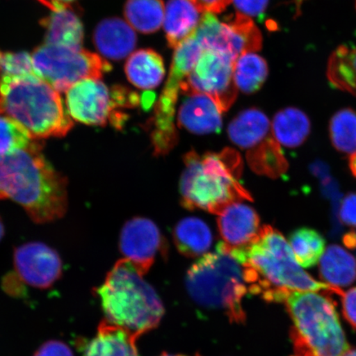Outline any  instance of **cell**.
<instances>
[{"instance_id":"6da1fadb","label":"cell","mask_w":356,"mask_h":356,"mask_svg":"<svg viewBox=\"0 0 356 356\" xmlns=\"http://www.w3.org/2000/svg\"><path fill=\"white\" fill-rule=\"evenodd\" d=\"M245 266L248 292L268 302H284L293 292H331L341 288L319 282L297 261L286 238L269 225L245 250H238Z\"/></svg>"},{"instance_id":"7a4b0ae2","label":"cell","mask_w":356,"mask_h":356,"mask_svg":"<svg viewBox=\"0 0 356 356\" xmlns=\"http://www.w3.org/2000/svg\"><path fill=\"white\" fill-rule=\"evenodd\" d=\"M11 199L37 222L60 219L68 206L64 177L42 153L38 140L29 148L0 156V200Z\"/></svg>"},{"instance_id":"3957f363","label":"cell","mask_w":356,"mask_h":356,"mask_svg":"<svg viewBox=\"0 0 356 356\" xmlns=\"http://www.w3.org/2000/svg\"><path fill=\"white\" fill-rule=\"evenodd\" d=\"M184 163L180 193L186 209L218 216L230 204L252 200L240 182L243 163L237 151L227 148L203 155L191 151L185 155Z\"/></svg>"},{"instance_id":"277c9868","label":"cell","mask_w":356,"mask_h":356,"mask_svg":"<svg viewBox=\"0 0 356 356\" xmlns=\"http://www.w3.org/2000/svg\"><path fill=\"white\" fill-rule=\"evenodd\" d=\"M144 275L131 261L124 258L96 289L106 321L138 338L157 327L164 314L161 300Z\"/></svg>"},{"instance_id":"5b68a950","label":"cell","mask_w":356,"mask_h":356,"mask_svg":"<svg viewBox=\"0 0 356 356\" xmlns=\"http://www.w3.org/2000/svg\"><path fill=\"white\" fill-rule=\"evenodd\" d=\"M0 115L19 122L37 140L63 137L73 127L59 92L35 74L0 75Z\"/></svg>"},{"instance_id":"8992f818","label":"cell","mask_w":356,"mask_h":356,"mask_svg":"<svg viewBox=\"0 0 356 356\" xmlns=\"http://www.w3.org/2000/svg\"><path fill=\"white\" fill-rule=\"evenodd\" d=\"M186 287L191 299L203 308L224 311L231 323L246 321L242 306L248 292L245 266L224 243L190 267Z\"/></svg>"},{"instance_id":"52a82bcc","label":"cell","mask_w":356,"mask_h":356,"mask_svg":"<svg viewBox=\"0 0 356 356\" xmlns=\"http://www.w3.org/2000/svg\"><path fill=\"white\" fill-rule=\"evenodd\" d=\"M292 320L291 356H341L350 348L331 298L293 292L284 301Z\"/></svg>"},{"instance_id":"ba28073f","label":"cell","mask_w":356,"mask_h":356,"mask_svg":"<svg viewBox=\"0 0 356 356\" xmlns=\"http://www.w3.org/2000/svg\"><path fill=\"white\" fill-rule=\"evenodd\" d=\"M228 135L234 144L246 151L248 165L257 175L278 178L288 170L289 163L269 119L261 110L249 108L240 113L229 123Z\"/></svg>"},{"instance_id":"9c48e42d","label":"cell","mask_w":356,"mask_h":356,"mask_svg":"<svg viewBox=\"0 0 356 356\" xmlns=\"http://www.w3.org/2000/svg\"><path fill=\"white\" fill-rule=\"evenodd\" d=\"M35 75L59 92L87 79H101L113 66L102 56L82 47L44 43L33 53Z\"/></svg>"},{"instance_id":"30bf717a","label":"cell","mask_w":356,"mask_h":356,"mask_svg":"<svg viewBox=\"0 0 356 356\" xmlns=\"http://www.w3.org/2000/svg\"><path fill=\"white\" fill-rule=\"evenodd\" d=\"M140 97L127 88L108 87L100 79L81 80L66 92V109L74 121L88 126H105L124 121L120 108L139 104Z\"/></svg>"},{"instance_id":"8fae6325","label":"cell","mask_w":356,"mask_h":356,"mask_svg":"<svg viewBox=\"0 0 356 356\" xmlns=\"http://www.w3.org/2000/svg\"><path fill=\"white\" fill-rule=\"evenodd\" d=\"M236 60L228 53L204 49L193 71L181 83L180 90L204 93L225 113L238 96L234 76Z\"/></svg>"},{"instance_id":"7c38bea8","label":"cell","mask_w":356,"mask_h":356,"mask_svg":"<svg viewBox=\"0 0 356 356\" xmlns=\"http://www.w3.org/2000/svg\"><path fill=\"white\" fill-rule=\"evenodd\" d=\"M204 49H213L237 58L244 53L260 51L262 38L250 17L236 13L226 22L217 19L213 13H202L197 33Z\"/></svg>"},{"instance_id":"4fadbf2b","label":"cell","mask_w":356,"mask_h":356,"mask_svg":"<svg viewBox=\"0 0 356 356\" xmlns=\"http://www.w3.org/2000/svg\"><path fill=\"white\" fill-rule=\"evenodd\" d=\"M13 264L15 273L21 282L37 289L51 287L62 275L59 254L42 243H25L17 248Z\"/></svg>"},{"instance_id":"5bb4252c","label":"cell","mask_w":356,"mask_h":356,"mask_svg":"<svg viewBox=\"0 0 356 356\" xmlns=\"http://www.w3.org/2000/svg\"><path fill=\"white\" fill-rule=\"evenodd\" d=\"M120 250L145 275L153 266L156 256H165V244L158 226L152 220L138 217L124 225L120 236Z\"/></svg>"},{"instance_id":"9a60e30c","label":"cell","mask_w":356,"mask_h":356,"mask_svg":"<svg viewBox=\"0 0 356 356\" xmlns=\"http://www.w3.org/2000/svg\"><path fill=\"white\" fill-rule=\"evenodd\" d=\"M222 243L231 250H245L261 232L260 218L252 207L238 202L230 204L217 219Z\"/></svg>"},{"instance_id":"2e32d148","label":"cell","mask_w":356,"mask_h":356,"mask_svg":"<svg viewBox=\"0 0 356 356\" xmlns=\"http://www.w3.org/2000/svg\"><path fill=\"white\" fill-rule=\"evenodd\" d=\"M184 97L177 111V124L197 135L219 132L222 128L220 106L211 97L194 91L180 90Z\"/></svg>"},{"instance_id":"e0dca14e","label":"cell","mask_w":356,"mask_h":356,"mask_svg":"<svg viewBox=\"0 0 356 356\" xmlns=\"http://www.w3.org/2000/svg\"><path fill=\"white\" fill-rule=\"evenodd\" d=\"M93 43L102 56L113 60H123L136 47L135 30L118 17L99 22L93 33Z\"/></svg>"},{"instance_id":"ac0fdd59","label":"cell","mask_w":356,"mask_h":356,"mask_svg":"<svg viewBox=\"0 0 356 356\" xmlns=\"http://www.w3.org/2000/svg\"><path fill=\"white\" fill-rule=\"evenodd\" d=\"M137 340L127 329L105 319L95 337L84 343L83 356H140Z\"/></svg>"},{"instance_id":"d6986e66","label":"cell","mask_w":356,"mask_h":356,"mask_svg":"<svg viewBox=\"0 0 356 356\" xmlns=\"http://www.w3.org/2000/svg\"><path fill=\"white\" fill-rule=\"evenodd\" d=\"M200 13L191 0H169L163 20L169 47L176 49L197 33Z\"/></svg>"},{"instance_id":"ffe728a7","label":"cell","mask_w":356,"mask_h":356,"mask_svg":"<svg viewBox=\"0 0 356 356\" xmlns=\"http://www.w3.org/2000/svg\"><path fill=\"white\" fill-rule=\"evenodd\" d=\"M46 30V43L70 47H82L83 26L72 7L52 11L40 21Z\"/></svg>"},{"instance_id":"44dd1931","label":"cell","mask_w":356,"mask_h":356,"mask_svg":"<svg viewBox=\"0 0 356 356\" xmlns=\"http://www.w3.org/2000/svg\"><path fill=\"white\" fill-rule=\"evenodd\" d=\"M124 71L129 81L143 90L157 88L165 75L163 58L152 49L134 52L128 58Z\"/></svg>"},{"instance_id":"7402d4cb","label":"cell","mask_w":356,"mask_h":356,"mask_svg":"<svg viewBox=\"0 0 356 356\" xmlns=\"http://www.w3.org/2000/svg\"><path fill=\"white\" fill-rule=\"evenodd\" d=\"M172 237L178 252L186 257H202L213 242L211 229L197 217L185 218L178 222Z\"/></svg>"},{"instance_id":"603a6c76","label":"cell","mask_w":356,"mask_h":356,"mask_svg":"<svg viewBox=\"0 0 356 356\" xmlns=\"http://www.w3.org/2000/svg\"><path fill=\"white\" fill-rule=\"evenodd\" d=\"M319 274L329 286H348L356 280V259L339 245H330L319 261Z\"/></svg>"},{"instance_id":"cb8c5ba5","label":"cell","mask_w":356,"mask_h":356,"mask_svg":"<svg viewBox=\"0 0 356 356\" xmlns=\"http://www.w3.org/2000/svg\"><path fill=\"white\" fill-rule=\"evenodd\" d=\"M271 130L280 145L287 148H297L308 139L311 122L304 111L296 108H286L275 115Z\"/></svg>"},{"instance_id":"d4e9b609","label":"cell","mask_w":356,"mask_h":356,"mask_svg":"<svg viewBox=\"0 0 356 356\" xmlns=\"http://www.w3.org/2000/svg\"><path fill=\"white\" fill-rule=\"evenodd\" d=\"M203 51L202 44L195 33L176 48L163 92L170 95H179L181 83L193 71Z\"/></svg>"},{"instance_id":"484cf974","label":"cell","mask_w":356,"mask_h":356,"mask_svg":"<svg viewBox=\"0 0 356 356\" xmlns=\"http://www.w3.org/2000/svg\"><path fill=\"white\" fill-rule=\"evenodd\" d=\"M124 13L134 29L150 34L161 28L165 7L163 0H127Z\"/></svg>"},{"instance_id":"4316f807","label":"cell","mask_w":356,"mask_h":356,"mask_svg":"<svg viewBox=\"0 0 356 356\" xmlns=\"http://www.w3.org/2000/svg\"><path fill=\"white\" fill-rule=\"evenodd\" d=\"M327 78L332 86L356 96V47H340L332 53Z\"/></svg>"},{"instance_id":"83f0119b","label":"cell","mask_w":356,"mask_h":356,"mask_svg":"<svg viewBox=\"0 0 356 356\" xmlns=\"http://www.w3.org/2000/svg\"><path fill=\"white\" fill-rule=\"evenodd\" d=\"M268 73L266 61L254 52L244 53L235 60L234 76L236 86L248 95L259 90Z\"/></svg>"},{"instance_id":"f1b7e54d","label":"cell","mask_w":356,"mask_h":356,"mask_svg":"<svg viewBox=\"0 0 356 356\" xmlns=\"http://www.w3.org/2000/svg\"><path fill=\"white\" fill-rule=\"evenodd\" d=\"M289 244L299 264L305 268H309L321 259L326 240L317 230L300 228L289 235Z\"/></svg>"},{"instance_id":"f546056e","label":"cell","mask_w":356,"mask_h":356,"mask_svg":"<svg viewBox=\"0 0 356 356\" xmlns=\"http://www.w3.org/2000/svg\"><path fill=\"white\" fill-rule=\"evenodd\" d=\"M332 144L338 152H356V111L351 108L338 111L329 123Z\"/></svg>"},{"instance_id":"4dcf8cb0","label":"cell","mask_w":356,"mask_h":356,"mask_svg":"<svg viewBox=\"0 0 356 356\" xmlns=\"http://www.w3.org/2000/svg\"><path fill=\"white\" fill-rule=\"evenodd\" d=\"M37 140L15 120L0 115V156H8L29 148Z\"/></svg>"},{"instance_id":"1f68e13d","label":"cell","mask_w":356,"mask_h":356,"mask_svg":"<svg viewBox=\"0 0 356 356\" xmlns=\"http://www.w3.org/2000/svg\"><path fill=\"white\" fill-rule=\"evenodd\" d=\"M29 74H35L33 58L29 53L0 50V75L24 76Z\"/></svg>"},{"instance_id":"d6a6232c","label":"cell","mask_w":356,"mask_h":356,"mask_svg":"<svg viewBox=\"0 0 356 356\" xmlns=\"http://www.w3.org/2000/svg\"><path fill=\"white\" fill-rule=\"evenodd\" d=\"M238 13L248 17L264 19L269 0H232Z\"/></svg>"},{"instance_id":"836d02e7","label":"cell","mask_w":356,"mask_h":356,"mask_svg":"<svg viewBox=\"0 0 356 356\" xmlns=\"http://www.w3.org/2000/svg\"><path fill=\"white\" fill-rule=\"evenodd\" d=\"M339 296L341 300L342 314L346 322L356 331V287L351 288L346 292L342 291Z\"/></svg>"},{"instance_id":"e575fe53","label":"cell","mask_w":356,"mask_h":356,"mask_svg":"<svg viewBox=\"0 0 356 356\" xmlns=\"http://www.w3.org/2000/svg\"><path fill=\"white\" fill-rule=\"evenodd\" d=\"M342 224L356 228V193H351L342 199L340 208Z\"/></svg>"},{"instance_id":"d590c367","label":"cell","mask_w":356,"mask_h":356,"mask_svg":"<svg viewBox=\"0 0 356 356\" xmlns=\"http://www.w3.org/2000/svg\"><path fill=\"white\" fill-rule=\"evenodd\" d=\"M33 356H74V354L63 341L51 340L40 346Z\"/></svg>"},{"instance_id":"8d00e7d4","label":"cell","mask_w":356,"mask_h":356,"mask_svg":"<svg viewBox=\"0 0 356 356\" xmlns=\"http://www.w3.org/2000/svg\"><path fill=\"white\" fill-rule=\"evenodd\" d=\"M202 13H218L224 11L232 0H191Z\"/></svg>"},{"instance_id":"74e56055","label":"cell","mask_w":356,"mask_h":356,"mask_svg":"<svg viewBox=\"0 0 356 356\" xmlns=\"http://www.w3.org/2000/svg\"><path fill=\"white\" fill-rule=\"evenodd\" d=\"M310 171L320 181L331 177L330 167H329L327 163L321 161V160H316L314 163H312Z\"/></svg>"},{"instance_id":"f35d334b","label":"cell","mask_w":356,"mask_h":356,"mask_svg":"<svg viewBox=\"0 0 356 356\" xmlns=\"http://www.w3.org/2000/svg\"><path fill=\"white\" fill-rule=\"evenodd\" d=\"M342 241L347 248L350 250H356V231L350 230L342 237Z\"/></svg>"},{"instance_id":"ab89813d","label":"cell","mask_w":356,"mask_h":356,"mask_svg":"<svg viewBox=\"0 0 356 356\" xmlns=\"http://www.w3.org/2000/svg\"><path fill=\"white\" fill-rule=\"evenodd\" d=\"M53 6L55 7L56 10H62V8H65L67 7H71V3L75 1V0H48Z\"/></svg>"},{"instance_id":"60d3db41","label":"cell","mask_w":356,"mask_h":356,"mask_svg":"<svg viewBox=\"0 0 356 356\" xmlns=\"http://www.w3.org/2000/svg\"><path fill=\"white\" fill-rule=\"evenodd\" d=\"M349 168L351 175L356 178V152L351 154L349 157Z\"/></svg>"},{"instance_id":"b9f144b4","label":"cell","mask_w":356,"mask_h":356,"mask_svg":"<svg viewBox=\"0 0 356 356\" xmlns=\"http://www.w3.org/2000/svg\"><path fill=\"white\" fill-rule=\"evenodd\" d=\"M40 3H42L43 6H47L48 8H50L51 11H56L54 6L48 1V0H38Z\"/></svg>"},{"instance_id":"7bdbcfd3","label":"cell","mask_w":356,"mask_h":356,"mask_svg":"<svg viewBox=\"0 0 356 356\" xmlns=\"http://www.w3.org/2000/svg\"><path fill=\"white\" fill-rule=\"evenodd\" d=\"M341 356H356V349H349L344 355Z\"/></svg>"},{"instance_id":"ee69618b","label":"cell","mask_w":356,"mask_h":356,"mask_svg":"<svg viewBox=\"0 0 356 356\" xmlns=\"http://www.w3.org/2000/svg\"><path fill=\"white\" fill-rule=\"evenodd\" d=\"M4 234V228L1 220H0V240L2 239Z\"/></svg>"},{"instance_id":"f6af8a7d","label":"cell","mask_w":356,"mask_h":356,"mask_svg":"<svg viewBox=\"0 0 356 356\" xmlns=\"http://www.w3.org/2000/svg\"><path fill=\"white\" fill-rule=\"evenodd\" d=\"M159 356H185V355H169L166 353H163L161 355H159Z\"/></svg>"},{"instance_id":"bcb514c9","label":"cell","mask_w":356,"mask_h":356,"mask_svg":"<svg viewBox=\"0 0 356 356\" xmlns=\"http://www.w3.org/2000/svg\"><path fill=\"white\" fill-rule=\"evenodd\" d=\"M197 356H202V355H197Z\"/></svg>"}]
</instances>
